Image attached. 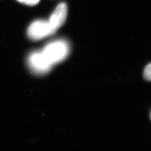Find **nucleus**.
<instances>
[{"label": "nucleus", "mask_w": 151, "mask_h": 151, "mask_svg": "<svg viewBox=\"0 0 151 151\" xmlns=\"http://www.w3.org/2000/svg\"><path fill=\"white\" fill-rule=\"evenodd\" d=\"M17 1L22 4L30 6H34L38 4L40 0H17Z\"/></svg>", "instance_id": "6"}, {"label": "nucleus", "mask_w": 151, "mask_h": 151, "mask_svg": "<svg viewBox=\"0 0 151 151\" xmlns=\"http://www.w3.org/2000/svg\"><path fill=\"white\" fill-rule=\"evenodd\" d=\"M42 52L49 63L53 65L67 57L70 52V47L65 40H57L47 44Z\"/></svg>", "instance_id": "1"}, {"label": "nucleus", "mask_w": 151, "mask_h": 151, "mask_svg": "<svg viewBox=\"0 0 151 151\" xmlns=\"http://www.w3.org/2000/svg\"><path fill=\"white\" fill-rule=\"evenodd\" d=\"M67 15V6L65 3H60L50 16L48 21L54 33L65 24Z\"/></svg>", "instance_id": "4"}, {"label": "nucleus", "mask_w": 151, "mask_h": 151, "mask_svg": "<svg viewBox=\"0 0 151 151\" xmlns=\"http://www.w3.org/2000/svg\"><path fill=\"white\" fill-rule=\"evenodd\" d=\"M27 63L30 70L38 75L48 73L53 66L42 52H34L30 54L27 58Z\"/></svg>", "instance_id": "2"}, {"label": "nucleus", "mask_w": 151, "mask_h": 151, "mask_svg": "<svg viewBox=\"0 0 151 151\" xmlns=\"http://www.w3.org/2000/svg\"><path fill=\"white\" fill-rule=\"evenodd\" d=\"M143 76L145 78L147 81H151V65L149 64L147 65L144 70Z\"/></svg>", "instance_id": "5"}, {"label": "nucleus", "mask_w": 151, "mask_h": 151, "mask_svg": "<svg viewBox=\"0 0 151 151\" xmlns=\"http://www.w3.org/2000/svg\"><path fill=\"white\" fill-rule=\"evenodd\" d=\"M54 34L48 22L43 20L33 22L27 29V36L33 40H39Z\"/></svg>", "instance_id": "3"}]
</instances>
